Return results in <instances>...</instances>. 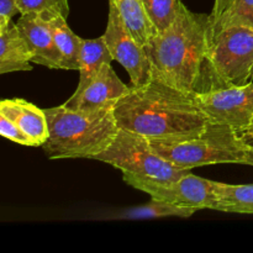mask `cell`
<instances>
[{
    "mask_svg": "<svg viewBox=\"0 0 253 253\" xmlns=\"http://www.w3.org/2000/svg\"><path fill=\"white\" fill-rule=\"evenodd\" d=\"M123 173L158 183H170L192 173V169L177 167L151 147L150 140L137 133L120 128L111 145L94 157Z\"/></svg>",
    "mask_w": 253,
    "mask_h": 253,
    "instance_id": "8992f818",
    "label": "cell"
},
{
    "mask_svg": "<svg viewBox=\"0 0 253 253\" xmlns=\"http://www.w3.org/2000/svg\"><path fill=\"white\" fill-rule=\"evenodd\" d=\"M230 26L253 27V0H235L212 26L211 40L220 30Z\"/></svg>",
    "mask_w": 253,
    "mask_h": 253,
    "instance_id": "ffe728a7",
    "label": "cell"
},
{
    "mask_svg": "<svg viewBox=\"0 0 253 253\" xmlns=\"http://www.w3.org/2000/svg\"><path fill=\"white\" fill-rule=\"evenodd\" d=\"M103 36L114 61H118L130 76L131 86L143 85L152 81L151 61L145 46L135 39L115 5L110 2L108 25Z\"/></svg>",
    "mask_w": 253,
    "mask_h": 253,
    "instance_id": "ba28073f",
    "label": "cell"
},
{
    "mask_svg": "<svg viewBox=\"0 0 253 253\" xmlns=\"http://www.w3.org/2000/svg\"><path fill=\"white\" fill-rule=\"evenodd\" d=\"M198 210L194 208H184L178 207V205L170 204L168 202L158 199H151L150 203L141 207L128 208L118 211L116 214L110 215L108 219H118V220H143V219H160V217H169L177 216L188 219L193 216Z\"/></svg>",
    "mask_w": 253,
    "mask_h": 253,
    "instance_id": "ac0fdd59",
    "label": "cell"
},
{
    "mask_svg": "<svg viewBox=\"0 0 253 253\" xmlns=\"http://www.w3.org/2000/svg\"><path fill=\"white\" fill-rule=\"evenodd\" d=\"M124 180L130 187L147 193L151 198L197 210L215 209V182L189 174L170 183H158L124 173Z\"/></svg>",
    "mask_w": 253,
    "mask_h": 253,
    "instance_id": "52a82bcc",
    "label": "cell"
},
{
    "mask_svg": "<svg viewBox=\"0 0 253 253\" xmlns=\"http://www.w3.org/2000/svg\"><path fill=\"white\" fill-rule=\"evenodd\" d=\"M114 114L123 130L162 142L194 137L209 123L194 93L180 90L157 79L131 86L115 105Z\"/></svg>",
    "mask_w": 253,
    "mask_h": 253,
    "instance_id": "6da1fadb",
    "label": "cell"
},
{
    "mask_svg": "<svg viewBox=\"0 0 253 253\" xmlns=\"http://www.w3.org/2000/svg\"><path fill=\"white\" fill-rule=\"evenodd\" d=\"M17 29L32 52V62L47 68L61 69V54L54 42L49 22L39 14H22L16 22Z\"/></svg>",
    "mask_w": 253,
    "mask_h": 253,
    "instance_id": "8fae6325",
    "label": "cell"
},
{
    "mask_svg": "<svg viewBox=\"0 0 253 253\" xmlns=\"http://www.w3.org/2000/svg\"><path fill=\"white\" fill-rule=\"evenodd\" d=\"M210 42V15L195 14L183 4L175 21L145 44L152 79L188 93H200Z\"/></svg>",
    "mask_w": 253,
    "mask_h": 253,
    "instance_id": "7a4b0ae2",
    "label": "cell"
},
{
    "mask_svg": "<svg viewBox=\"0 0 253 253\" xmlns=\"http://www.w3.org/2000/svg\"><path fill=\"white\" fill-rule=\"evenodd\" d=\"M48 120V140L41 146L48 158H90L105 151L120 127L114 109L73 110L64 105L44 109Z\"/></svg>",
    "mask_w": 253,
    "mask_h": 253,
    "instance_id": "3957f363",
    "label": "cell"
},
{
    "mask_svg": "<svg viewBox=\"0 0 253 253\" xmlns=\"http://www.w3.org/2000/svg\"><path fill=\"white\" fill-rule=\"evenodd\" d=\"M130 89V85H126L116 76L111 64L106 63L82 93L73 94L63 105L81 111L109 110L115 108Z\"/></svg>",
    "mask_w": 253,
    "mask_h": 253,
    "instance_id": "30bf717a",
    "label": "cell"
},
{
    "mask_svg": "<svg viewBox=\"0 0 253 253\" xmlns=\"http://www.w3.org/2000/svg\"><path fill=\"white\" fill-rule=\"evenodd\" d=\"M253 79V27L230 26L212 37L200 93L245 85Z\"/></svg>",
    "mask_w": 253,
    "mask_h": 253,
    "instance_id": "5b68a950",
    "label": "cell"
},
{
    "mask_svg": "<svg viewBox=\"0 0 253 253\" xmlns=\"http://www.w3.org/2000/svg\"><path fill=\"white\" fill-rule=\"evenodd\" d=\"M54 42L61 54V69H79L83 39L72 31L62 15L49 20Z\"/></svg>",
    "mask_w": 253,
    "mask_h": 253,
    "instance_id": "9a60e30c",
    "label": "cell"
},
{
    "mask_svg": "<svg viewBox=\"0 0 253 253\" xmlns=\"http://www.w3.org/2000/svg\"><path fill=\"white\" fill-rule=\"evenodd\" d=\"M16 14H20L17 0H0V29H4Z\"/></svg>",
    "mask_w": 253,
    "mask_h": 253,
    "instance_id": "603a6c76",
    "label": "cell"
},
{
    "mask_svg": "<svg viewBox=\"0 0 253 253\" xmlns=\"http://www.w3.org/2000/svg\"><path fill=\"white\" fill-rule=\"evenodd\" d=\"M0 114L22 128L34 140L36 147L48 140L49 128L46 113L35 104L24 99H5L0 103Z\"/></svg>",
    "mask_w": 253,
    "mask_h": 253,
    "instance_id": "7c38bea8",
    "label": "cell"
},
{
    "mask_svg": "<svg viewBox=\"0 0 253 253\" xmlns=\"http://www.w3.org/2000/svg\"><path fill=\"white\" fill-rule=\"evenodd\" d=\"M242 135H244L246 138H249V140H253V120H252L251 125H250L249 127H247L246 130L242 132Z\"/></svg>",
    "mask_w": 253,
    "mask_h": 253,
    "instance_id": "d4e9b609",
    "label": "cell"
},
{
    "mask_svg": "<svg viewBox=\"0 0 253 253\" xmlns=\"http://www.w3.org/2000/svg\"><path fill=\"white\" fill-rule=\"evenodd\" d=\"M211 123L227 125L242 133L253 120V83L195 94Z\"/></svg>",
    "mask_w": 253,
    "mask_h": 253,
    "instance_id": "9c48e42d",
    "label": "cell"
},
{
    "mask_svg": "<svg viewBox=\"0 0 253 253\" xmlns=\"http://www.w3.org/2000/svg\"><path fill=\"white\" fill-rule=\"evenodd\" d=\"M32 52L17 25L10 21L0 29V74L31 71Z\"/></svg>",
    "mask_w": 253,
    "mask_h": 253,
    "instance_id": "4fadbf2b",
    "label": "cell"
},
{
    "mask_svg": "<svg viewBox=\"0 0 253 253\" xmlns=\"http://www.w3.org/2000/svg\"><path fill=\"white\" fill-rule=\"evenodd\" d=\"M215 209L234 214H253V184L215 182Z\"/></svg>",
    "mask_w": 253,
    "mask_h": 253,
    "instance_id": "2e32d148",
    "label": "cell"
},
{
    "mask_svg": "<svg viewBox=\"0 0 253 253\" xmlns=\"http://www.w3.org/2000/svg\"><path fill=\"white\" fill-rule=\"evenodd\" d=\"M114 61L104 36L98 39H83L81 52V64H79V83L74 94H79L93 82L98 76L104 64Z\"/></svg>",
    "mask_w": 253,
    "mask_h": 253,
    "instance_id": "5bb4252c",
    "label": "cell"
},
{
    "mask_svg": "<svg viewBox=\"0 0 253 253\" xmlns=\"http://www.w3.org/2000/svg\"><path fill=\"white\" fill-rule=\"evenodd\" d=\"M234 1L235 0H215L214 7H212V11L210 14V31H211L212 26L216 24L217 20L220 19V16L231 6Z\"/></svg>",
    "mask_w": 253,
    "mask_h": 253,
    "instance_id": "cb8c5ba5",
    "label": "cell"
},
{
    "mask_svg": "<svg viewBox=\"0 0 253 253\" xmlns=\"http://www.w3.org/2000/svg\"><path fill=\"white\" fill-rule=\"evenodd\" d=\"M150 143L156 153L183 169L210 165L253 166V145L247 138L230 126L211 121L194 137Z\"/></svg>",
    "mask_w": 253,
    "mask_h": 253,
    "instance_id": "277c9868",
    "label": "cell"
},
{
    "mask_svg": "<svg viewBox=\"0 0 253 253\" xmlns=\"http://www.w3.org/2000/svg\"><path fill=\"white\" fill-rule=\"evenodd\" d=\"M109 2L115 5L126 26L142 46L157 34L146 14L142 0H109Z\"/></svg>",
    "mask_w": 253,
    "mask_h": 253,
    "instance_id": "e0dca14e",
    "label": "cell"
},
{
    "mask_svg": "<svg viewBox=\"0 0 253 253\" xmlns=\"http://www.w3.org/2000/svg\"><path fill=\"white\" fill-rule=\"evenodd\" d=\"M17 9L20 15L35 12L46 21L56 16H64L69 14L68 0H17Z\"/></svg>",
    "mask_w": 253,
    "mask_h": 253,
    "instance_id": "44dd1931",
    "label": "cell"
},
{
    "mask_svg": "<svg viewBox=\"0 0 253 253\" xmlns=\"http://www.w3.org/2000/svg\"><path fill=\"white\" fill-rule=\"evenodd\" d=\"M0 133L7 140L19 143L21 146L36 147L34 140L22 128H20L14 121H11L1 114H0Z\"/></svg>",
    "mask_w": 253,
    "mask_h": 253,
    "instance_id": "7402d4cb",
    "label": "cell"
},
{
    "mask_svg": "<svg viewBox=\"0 0 253 253\" xmlns=\"http://www.w3.org/2000/svg\"><path fill=\"white\" fill-rule=\"evenodd\" d=\"M142 2L157 34L167 30L175 21L183 5L180 0H142Z\"/></svg>",
    "mask_w": 253,
    "mask_h": 253,
    "instance_id": "d6986e66",
    "label": "cell"
}]
</instances>
